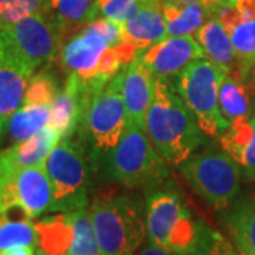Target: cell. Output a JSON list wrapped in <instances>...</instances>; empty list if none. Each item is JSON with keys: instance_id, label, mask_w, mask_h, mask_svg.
Returning a JSON list of instances; mask_svg holds the SVG:
<instances>
[{"instance_id": "obj_1", "label": "cell", "mask_w": 255, "mask_h": 255, "mask_svg": "<svg viewBox=\"0 0 255 255\" xmlns=\"http://www.w3.org/2000/svg\"><path fill=\"white\" fill-rule=\"evenodd\" d=\"M146 133L167 164L180 166L204 142L199 127L172 80L156 78L155 97L146 117Z\"/></svg>"}, {"instance_id": "obj_2", "label": "cell", "mask_w": 255, "mask_h": 255, "mask_svg": "<svg viewBox=\"0 0 255 255\" xmlns=\"http://www.w3.org/2000/svg\"><path fill=\"white\" fill-rule=\"evenodd\" d=\"M125 67L92 98L77 130L94 172L102 173L108 157L118 146L128 127L127 107L122 94Z\"/></svg>"}, {"instance_id": "obj_3", "label": "cell", "mask_w": 255, "mask_h": 255, "mask_svg": "<svg viewBox=\"0 0 255 255\" xmlns=\"http://www.w3.org/2000/svg\"><path fill=\"white\" fill-rule=\"evenodd\" d=\"M90 217L102 255H132L146 236L143 204L129 194H101Z\"/></svg>"}, {"instance_id": "obj_4", "label": "cell", "mask_w": 255, "mask_h": 255, "mask_svg": "<svg viewBox=\"0 0 255 255\" xmlns=\"http://www.w3.org/2000/svg\"><path fill=\"white\" fill-rule=\"evenodd\" d=\"M63 38L48 13H37L0 30V64L33 77L57 58Z\"/></svg>"}, {"instance_id": "obj_5", "label": "cell", "mask_w": 255, "mask_h": 255, "mask_svg": "<svg viewBox=\"0 0 255 255\" xmlns=\"http://www.w3.org/2000/svg\"><path fill=\"white\" fill-rule=\"evenodd\" d=\"M146 197V233L149 240L180 255H189L197 241L200 223H196L172 184L149 187Z\"/></svg>"}, {"instance_id": "obj_6", "label": "cell", "mask_w": 255, "mask_h": 255, "mask_svg": "<svg viewBox=\"0 0 255 255\" xmlns=\"http://www.w3.org/2000/svg\"><path fill=\"white\" fill-rule=\"evenodd\" d=\"M102 174L127 187H153L169 177L166 162L156 152L146 130L128 122L118 146L111 153Z\"/></svg>"}, {"instance_id": "obj_7", "label": "cell", "mask_w": 255, "mask_h": 255, "mask_svg": "<svg viewBox=\"0 0 255 255\" xmlns=\"http://www.w3.org/2000/svg\"><path fill=\"white\" fill-rule=\"evenodd\" d=\"M46 170L53 189L48 211L70 213L87 207L90 162L80 142L61 139L47 157Z\"/></svg>"}, {"instance_id": "obj_8", "label": "cell", "mask_w": 255, "mask_h": 255, "mask_svg": "<svg viewBox=\"0 0 255 255\" xmlns=\"http://www.w3.org/2000/svg\"><path fill=\"white\" fill-rule=\"evenodd\" d=\"M226 73L201 57L176 77V91L207 136H220L228 127L219 107V88Z\"/></svg>"}, {"instance_id": "obj_9", "label": "cell", "mask_w": 255, "mask_h": 255, "mask_svg": "<svg viewBox=\"0 0 255 255\" xmlns=\"http://www.w3.org/2000/svg\"><path fill=\"white\" fill-rule=\"evenodd\" d=\"M180 173L213 209H228L241 186V169L227 152L209 150L190 156L180 164Z\"/></svg>"}, {"instance_id": "obj_10", "label": "cell", "mask_w": 255, "mask_h": 255, "mask_svg": "<svg viewBox=\"0 0 255 255\" xmlns=\"http://www.w3.org/2000/svg\"><path fill=\"white\" fill-rule=\"evenodd\" d=\"M108 43L94 30L85 26L67 38L60 48L58 67L65 75H75L92 92L98 94L105 85L98 80V70Z\"/></svg>"}, {"instance_id": "obj_11", "label": "cell", "mask_w": 255, "mask_h": 255, "mask_svg": "<svg viewBox=\"0 0 255 255\" xmlns=\"http://www.w3.org/2000/svg\"><path fill=\"white\" fill-rule=\"evenodd\" d=\"M51 199L53 189L46 163L0 179V214L13 207H21L30 219H36L48 211Z\"/></svg>"}, {"instance_id": "obj_12", "label": "cell", "mask_w": 255, "mask_h": 255, "mask_svg": "<svg viewBox=\"0 0 255 255\" xmlns=\"http://www.w3.org/2000/svg\"><path fill=\"white\" fill-rule=\"evenodd\" d=\"M204 53L193 36L167 37L147 48L140 58L155 78H176Z\"/></svg>"}, {"instance_id": "obj_13", "label": "cell", "mask_w": 255, "mask_h": 255, "mask_svg": "<svg viewBox=\"0 0 255 255\" xmlns=\"http://www.w3.org/2000/svg\"><path fill=\"white\" fill-rule=\"evenodd\" d=\"M216 17L231 38L238 65L255 61V0H226Z\"/></svg>"}, {"instance_id": "obj_14", "label": "cell", "mask_w": 255, "mask_h": 255, "mask_svg": "<svg viewBox=\"0 0 255 255\" xmlns=\"http://www.w3.org/2000/svg\"><path fill=\"white\" fill-rule=\"evenodd\" d=\"M95 97L75 75H67L64 87L51 107L48 127L55 129L61 139L73 137L81 124L84 112Z\"/></svg>"}, {"instance_id": "obj_15", "label": "cell", "mask_w": 255, "mask_h": 255, "mask_svg": "<svg viewBox=\"0 0 255 255\" xmlns=\"http://www.w3.org/2000/svg\"><path fill=\"white\" fill-rule=\"evenodd\" d=\"M60 133L51 127H44L36 135L11 145L0 152V179L14 176L18 172L46 163L47 157L58 142Z\"/></svg>"}, {"instance_id": "obj_16", "label": "cell", "mask_w": 255, "mask_h": 255, "mask_svg": "<svg viewBox=\"0 0 255 255\" xmlns=\"http://www.w3.org/2000/svg\"><path fill=\"white\" fill-rule=\"evenodd\" d=\"M153 74L146 67L140 54L125 67L122 94L127 107L128 122L146 130V117L155 97Z\"/></svg>"}, {"instance_id": "obj_17", "label": "cell", "mask_w": 255, "mask_h": 255, "mask_svg": "<svg viewBox=\"0 0 255 255\" xmlns=\"http://www.w3.org/2000/svg\"><path fill=\"white\" fill-rule=\"evenodd\" d=\"M124 36L129 44L135 47L137 54L159 44L167 38V23L160 1L147 4L139 10L133 17L124 23Z\"/></svg>"}, {"instance_id": "obj_18", "label": "cell", "mask_w": 255, "mask_h": 255, "mask_svg": "<svg viewBox=\"0 0 255 255\" xmlns=\"http://www.w3.org/2000/svg\"><path fill=\"white\" fill-rule=\"evenodd\" d=\"M220 145L243 170L247 182L255 180V112L240 119L220 135Z\"/></svg>"}, {"instance_id": "obj_19", "label": "cell", "mask_w": 255, "mask_h": 255, "mask_svg": "<svg viewBox=\"0 0 255 255\" xmlns=\"http://www.w3.org/2000/svg\"><path fill=\"white\" fill-rule=\"evenodd\" d=\"M196 41L201 47L204 57L226 74H234L238 68V57L227 30L219 17L209 21L194 34Z\"/></svg>"}, {"instance_id": "obj_20", "label": "cell", "mask_w": 255, "mask_h": 255, "mask_svg": "<svg viewBox=\"0 0 255 255\" xmlns=\"http://www.w3.org/2000/svg\"><path fill=\"white\" fill-rule=\"evenodd\" d=\"M47 13L58 28L64 43L98 18V0H50Z\"/></svg>"}, {"instance_id": "obj_21", "label": "cell", "mask_w": 255, "mask_h": 255, "mask_svg": "<svg viewBox=\"0 0 255 255\" xmlns=\"http://www.w3.org/2000/svg\"><path fill=\"white\" fill-rule=\"evenodd\" d=\"M30 77L21 71L0 64V146L7 136L11 117L23 105Z\"/></svg>"}, {"instance_id": "obj_22", "label": "cell", "mask_w": 255, "mask_h": 255, "mask_svg": "<svg viewBox=\"0 0 255 255\" xmlns=\"http://www.w3.org/2000/svg\"><path fill=\"white\" fill-rule=\"evenodd\" d=\"M167 23V37L193 36L200 30L216 13L201 3H160Z\"/></svg>"}, {"instance_id": "obj_23", "label": "cell", "mask_w": 255, "mask_h": 255, "mask_svg": "<svg viewBox=\"0 0 255 255\" xmlns=\"http://www.w3.org/2000/svg\"><path fill=\"white\" fill-rule=\"evenodd\" d=\"M226 224L240 255H255V196L236 201L228 210Z\"/></svg>"}, {"instance_id": "obj_24", "label": "cell", "mask_w": 255, "mask_h": 255, "mask_svg": "<svg viewBox=\"0 0 255 255\" xmlns=\"http://www.w3.org/2000/svg\"><path fill=\"white\" fill-rule=\"evenodd\" d=\"M38 244L50 255H68L74 241V226L71 214L61 213L37 221Z\"/></svg>"}, {"instance_id": "obj_25", "label": "cell", "mask_w": 255, "mask_h": 255, "mask_svg": "<svg viewBox=\"0 0 255 255\" xmlns=\"http://www.w3.org/2000/svg\"><path fill=\"white\" fill-rule=\"evenodd\" d=\"M250 91L234 74H226L219 88V107L228 124L253 115Z\"/></svg>"}, {"instance_id": "obj_26", "label": "cell", "mask_w": 255, "mask_h": 255, "mask_svg": "<svg viewBox=\"0 0 255 255\" xmlns=\"http://www.w3.org/2000/svg\"><path fill=\"white\" fill-rule=\"evenodd\" d=\"M51 115V107L23 104L11 117L7 127V137L13 145L27 140L36 135L40 129L48 125Z\"/></svg>"}, {"instance_id": "obj_27", "label": "cell", "mask_w": 255, "mask_h": 255, "mask_svg": "<svg viewBox=\"0 0 255 255\" xmlns=\"http://www.w3.org/2000/svg\"><path fill=\"white\" fill-rule=\"evenodd\" d=\"M38 234L28 219H10L0 216V253L17 247H36Z\"/></svg>"}, {"instance_id": "obj_28", "label": "cell", "mask_w": 255, "mask_h": 255, "mask_svg": "<svg viewBox=\"0 0 255 255\" xmlns=\"http://www.w3.org/2000/svg\"><path fill=\"white\" fill-rule=\"evenodd\" d=\"M70 214L74 226V241L68 255H100L101 250L92 227L90 211L84 207L70 211Z\"/></svg>"}, {"instance_id": "obj_29", "label": "cell", "mask_w": 255, "mask_h": 255, "mask_svg": "<svg viewBox=\"0 0 255 255\" xmlns=\"http://www.w3.org/2000/svg\"><path fill=\"white\" fill-rule=\"evenodd\" d=\"M60 90L61 88L58 84L57 74L50 67H46L30 78L23 104H37V105L53 107L55 97L58 95Z\"/></svg>"}, {"instance_id": "obj_30", "label": "cell", "mask_w": 255, "mask_h": 255, "mask_svg": "<svg viewBox=\"0 0 255 255\" xmlns=\"http://www.w3.org/2000/svg\"><path fill=\"white\" fill-rule=\"evenodd\" d=\"M50 0H0V28L37 13L48 11Z\"/></svg>"}, {"instance_id": "obj_31", "label": "cell", "mask_w": 255, "mask_h": 255, "mask_svg": "<svg viewBox=\"0 0 255 255\" xmlns=\"http://www.w3.org/2000/svg\"><path fill=\"white\" fill-rule=\"evenodd\" d=\"M189 255H240L221 233L200 223L197 241Z\"/></svg>"}, {"instance_id": "obj_32", "label": "cell", "mask_w": 255, "mask_h": 255, "mask_svg": "<svg viewBox=\"0 0 255 255\" xmlns=\"http://www.w3.org/2000/svg\"><path fill=\"white\" fill-rule=\"evenodd\" d=\"M159 0H98V10L102 17L125 23L139 10Z\"/></svg>"}, {"instance_id": "obj_33", "label": "cell", "mask_w": 255, "mask_h": 255, "mask_svg": "<svg viewBox=\"0 0 255 255\" xmlns=\"http://www.w3.org/2000/svg\"><path fill=\"white\" fill-rule=\"evenodd\" d=\"M88 27L94 30L95 33H98L110 47H117L124 43L125 36H124V23H119L115 20L105 17L95 18L90 24H87Z\"/></svg>"}, {"instance_id": "obj_34", "label": "cell", "mask_w": 255, "mask_h": 255, "mask_svg": "<svg viewBox=\"0 0 255 255\" xmlns=\"http://www.w3.org/2000/svg\"><path fill=\"white\" fill-rule=\"evenodd\" d=\"M234 75H237L238 78L246 84L250 94L255 95V61L238 65L237 71L234 73Z\"/></svg>"}, {"instance_id": "obj_35", "label": "cell", "mask_w": 255, "mask_h": 255, "mask_svg": "<svg viewBox=\"0 0 255 255\" xmlns=\"http://www.w3.org/2000/svg\"><path fill=\"white\" fill-rule=\"evenodd\" d=\"M160 3L163 1H172V3H182V4H187V3H201L204 4L206 7L211 9L216 14H217V10L219 7L226 1V0H159Z\"/></svg>"}, {"instance_id": "obj_36", "label": "cell", "mask_w": 255, "mask_h": 255, "mask_svg": "<svg viewBox=\"0 0 255 255\" xmlns=\"http://www.w3.org/2000/svg\"><path fill=\"white\" fill-rule=\"evenodd\" d=\"M137 255H180V254H176V253H172V251H169V250H166L163 247L160 246H156L153 244L152 241H150V244H146L139 253Z\"/></svg>"}, {"instance_id": "obj_37", "label": "cell", "mask_w": 255, "mask_h": 255, "mask_svg": "<svg viewBox=\"0 0 255 255\" xmlns=\"http://www.w3.org/2000/svg\"><path fill=\"white\" fill-rule=\"evenodd\" d=\"M0 255H34V248L33 247H17L13 250H7L0 253Z\"/></svg>"}, {"instance_id": "obj_38", "label": "cell", "mask_w": 255, "mask_h": 255, "mask_svg": "<svg viewBox=\"0 0 255 255\" xmlns=\"http://www.w3.org/2000/svg\"><path fill=\"white\" fill-rule=\"evenodd\" d=\"M37 255H50V254H47V253H44L43 250H40V251H37Z\"/></svg>"}, {"instance_id": "obj_39", "label": "cell", "mask_w": 255, "mask_h": 255, "mask_svg": "<svg viewBox=\"0 0 255 255\" xmlns=\"http://www.w3.org/2000/svg\"><path fill=\"white\" fill-rule=\"evenodd\" d=\"M0 30H1V28H0Z\"/></svg>"}]
</instances>
